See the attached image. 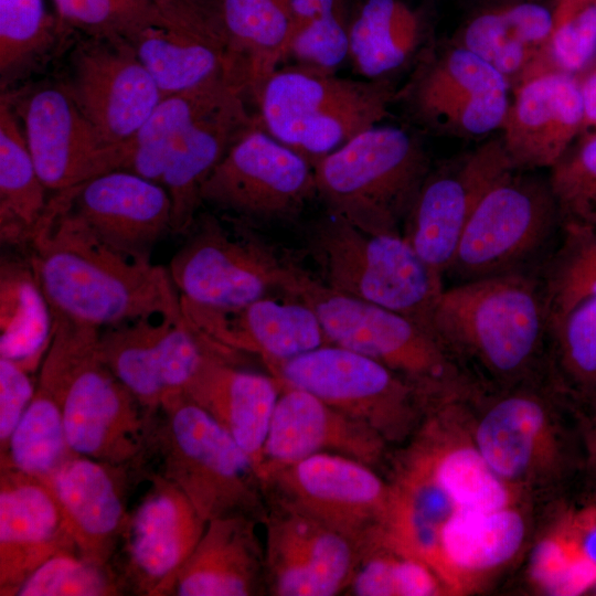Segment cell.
I'll list each match as a JSON object with an SVG mask.
<instances>
[{
  "mask_svg": "<svg viewBox=\"0 0 596 596\" xmlns=\"http://www.w3.org/2000/svg\"><path fill=\"white\" fill-rule=\"evenodd\" d=\"M73 192L49 200L28 248L53 315L99 329L143 317L182 319L168 269L102 241L71 209Z\"/></svg>",
  "mask_w": 596,
  "mask_h": 596,
  "instance_id": "obj_1",
  "label": "cell"
},
{
  "mask_svg": "<svg viewBox=\"0 0 596 596\" xmlns=\"http://www.w3.org/2000/svg\"><path fill=\"white\" fill-rule=\"evenodd\" d=\"M430 330L466 370L468 362L498 389L536 381L549 336L540 279L515 272L444 288Z\"/></svg>",
  "mask_w": 596,
  "mask_h": 596,
  "instance_id": "obj_2",
  "label": "cell"
},
{
  "mask_svg": "<svg viewBox=\"0 0 596 596\" xmlns=\"http://www.w3.org/2000/svg\"><path fill=\"white\" fill-rule=\"evenodd\" d=\"M53 336L36 387L60 406L66 441L77 455L124 465L143 459L153 413L102 358L100 329L53 315Z\"/></svg>",
  "mask_w": 596,
  "mask_h": 596,
  "instance_id": "obj_3",
  "label": "cell"
},
{
  "mask_svg": "<svg viewBox=\"0 0 596 596\" xmlns=\"http://www.w3.org/2000/svg\"><path fill=\"white\" fill-rule=\"evenodd\" d=\"M281 291L308 305L329 344L365 355L412 383L432 407L482 389L434 333L395 311L339 292L289 260Z\"/></svg>",
  "mask_w": 596,
  "mask_h": 596,
  "instance_id": "obj_4",
  "label": "cell"
},
{
  "mask_svg": "<svg viewBox=\"0 0 596 596\" xmlns=\"http://www.w3.org/2000/svg\"><path fill=\"white\" fill-rule=\"evenodd\" d=\"M567 397L536 381L486 390L469 401L472 440L489 467L526 497L554 490L583 471L584 446L577 415L570 422Z\"/></svg>",
  "mask_w": 596,
  "mask_h": 596,
  "instance_id": "obj_5",
  "label": "cell"
},
{
  "mask_svg": "<svg viewBox=\"0 0 596 596\" xmlns=\"http://www.w3.org/2000/svg\"><path fill=\"white\" fill-rule=\"evenodd\" d=\"M143 465L180 488L206 522L267 518L264 483L252 459L184 394L167 398L153 413Z\"/></svg>",
  "mask_w": 596,
  "mask_h": 596,
  "instance_id": "obj_6",
  "label": "cell"
},
{
  "mask_svg": "<svg viewBox=\"0 0 596 596\" xmlns=\"http://www.w3.org/2000/svg\"><path fill=\"white\" fill-rule=\"evenodd\" d=\"M327 212L371 234H401L428 172L429 157L413 132L375 125L313 163Z\"/></svg>",
  "mask_w": 596,
  "mask_h": 596,
  "instance_id": "obj_7",
  "label": "cell"
},
{
  "mask_svg": "<svg viewBox=\"0 0 596 596\" xmlns=\"http://www.w3.org/2000/svg\"><path fill=\"white\" fill-rule=\"evenodd\" d=\"M392 78L353 79L300 65L275 70L256 91L260 126L311 163L389 116Z\"/></svg>",
  "mask_w": 596,
  "mask_h": 596,
  "instance_id": "obj_8",
  "label": "cell"
},
{
  "mask_svg": "<svg viewBox=\"0 0 596 596\" xmlns=\"http://www.w3.org/2000/svg\"><path fill=\"white\" fill-rule=\"evenodd\" d=\"M324 285L413 319L430 330L443 275L402 234H371L326 212L306 233ZM432 331V330H430Z\"/></svg>",
  "mask_w": 596,
  "mask_h": 596,
  "instance_id": "obj_9",
  "label": "cell"
},
{
  "mask_svg": "<svg viewBox=\"0 0 596 596\" xmlns=\"http://www.w3.org/2000/svg\"><path fill=\"white\" fill-rule=\"evenodd\" d=\"M266 368L279 383L308 391L368 424L389 446L408 441L432 408L412 383L391 369L334 344Z\"/></svg>",
  "mask_w": 596,
  "mask_h": 596,
  "instance_id": "obj_10",
  "label": "cell"
},
{
  "mask_svg": "<svg viewBox=\"0 0 596 596\" xmlns=\"http://www.w3.org/2000/svg\"><path fill=\"white\" fill-rule=\"evenodd\" d=\"M175 252L168 273L181 300L235 310L280 289L289 259L259 237L243 220L230 224L212 214L195 219Z\"/></svg>",
  "mask_w": 596,
  "mask_h": 596,
  "instance_id": "obj_11",
  "label": "cell"
},
{
  "mask_svg": "<svg viewBox=\"0 0 596 596\" xmlns=\"http://www.w3.org/2000/svg\"><path fill=\"white\" fill-rule=\"evenodd\" d=\"M513 170L472 212L448 269L460 281L524 272L561 226L549 180Z\"/></svg>",
  "mask_w": 596,
  "mask_h": 596,
  "instance_id": "obj_12",
  "label": "cell"
},
{
  "mask_svg": "<svg viewBox=\"0 0 596 596\" xmlns=\"http://www.w3.org/2000/svg\"><path fill=\"white\" fill-rule=\"evenodd\" d=\"M268 505L307 515L353 541L362 551L382 538L393 487L358 460L318 454L263 477Z\"/></svg>",
  "mask_w": 596,
  "mask_h": 596,
  "instance_id": "obj_13",
  "label": "cell"
},
{
  "mask_svg": "<svg viewBox=\"0 0 596 596\" xmlns=\"http://www.w3.org/2000/svg\"><path fill=\"white\" fill-rule=\"evenodd\" d=\"M511 93L503 75L453 41L424 50L409 79L397 89L396 102L430 131L475 138L501 128Z\"/></svg>",
  "mask_w": 596,
  "mask_h": 596,
  "instance_id": "obj_14",
  "label": "cell"
},
{
  "mask_svg": "<svg viewBox=\"0 0 596 596\" xmlns=\"http://www.w3.org/2000/svg\"><path fill=\"white\" fill-rule=\"evenodd\" d=\"M317 196L312 163L260 124L244 132L201 189V201L242 220L289 221Z\"/></svg>",
  "mask_w": 596,
  "mask_h": 596,
  "instance_id": "obj_15",
  "label": "cell"
},
{
  "mask_svg": "<svg viewBox=\"0 0 596 596\" xmlns=\"http://www.w3.org/2000/svg\"><path fill=\"white\" fill-rule=\"evenodd\" d=\"M123 40L163 96L223 77L237 81L215 0H149Z\"/></svg>",
  "mask_w": 596,
  "mask_h": 596,
  "instance_id": "obj_16",
  "label": "cell"
},
{
  "mask_svg": "<svg viewBox=\"0 0 596 596\" xmlns=\"http://www.w3.org/2000/svg\"><path fill=\"white\" fill-rule=\"evenodd\" d=\"M110 565L124 595L161 596L207 524L174 483L147 468Z\"/></svg>",
  "mask_w": 596,
  "mask_h": 596,
  "instance_id": "obj_17",
  "label": "cell"
},
{
  "mask_svg": "<svg viewBox=\"0 0 596 596\" xmlns=\"http://www.w3.org/2000/svg\"><path fill=\"white\" fill-rule=\"evenodd\" d=\"M513 170L500 138L432 168L403 223L402 235L429 267L444 275L477 204Z\"/></svg>",
  "mask_w": 596,
  "mask_h": 596,
  "instance_id": "obj_18",
  "label": "cell"
},
{
  "mask_svg": "<svg viewBox=\"0 0 596 596\" xmlns=\"http://www.w3.org/2000/svg\"><path fill=\"white\" fill-rule=\"evenodd\" d=\"M66 89L100 140L115 148L136 135L163 97L123 39L92 38L79 45Z\"/></svg>",
  "mask_w": 596,
  "mask_h": 596,
  "instance_id": "obj_19",
  "label": "cell"
},
{
  "mask_svg": "<svg viewBox=\"0 0 596 596\" xmlns=\"http://www.w3.org/2000/svg\"><path fill=\"white\" fill-rule=\"evenodd\" d=\"M265 528V579L268 595L344 594L361 549L336 530L298 512L268 505Z\"/></svg>",
  "mask_w": 596,
  "mask_h": 596,
  "instance_id": "obj_20",
  "label": "cell"
},
{
  "mask_svg": "<svg viewBox=\"0 0 596 596\" xmlns=\"http://www.w3.org/2000/svg\"><path fill=\"white\" fill-rule=\"evenodd\" d=\"M143 475L141 462L115 465L73 454L40 479L54 494L78 554L111 566L129 514L130 490Z\"/></svg>",
  "mask_w": 596,
  "mask_h": 596,
  "instance_id": "obj_21",
  "label": "cell"
},
{
  "mask_svg": "<svg viewBox=\"0 0 596 596\" xmlns=\"http://www.w3.org/2000/svg\"><path fill=\"white\" fill-rule=\"evenodd\" d=\"M582 124L578 76L544 70L512 88L500 141L515 170L551 169L579 137Z\"/></svg>",
  "mask_w": 596,
  "mask_h": 596,
  "instance_id": "obj_22",
  "label": "cell"
},
{
  "mask_svg": "<svg viewBox=\"0 0 596 596\" xmlns=\"http://www.w3.org/2000/svg\"><path fill=\"white\" fill-rule=\"evenodd\" d=\"M24 136L47 190L75 188L118 170L119 149L105 145L66 87L34 92L23 108Z\"/></svg>",
  "mask_w": 596,
  "mask_h": 596,
  "instance_id": "obj_23",
  "label": "cell"
},
{
  "mask_svg": "<svg viewBox=\"0 0 596 596\" xmlns=\"http://www.w3.org/2000/svg\"><path fill=\"white\" fill-rule=\"evenodd\" d=\"M387 448L368 424L308 391L280 383L263 449L262 479L273 468L318 454L344 456L376 469L386 459Z\"/></svg>",
  "mask_w": 596,
  "mask_h": 596,
  "instance_id": "obj_24",
  "label": "cell"
},
{
  "mask_svg": "<svg viewBox=\"0 0 596 596\" xmlns=\"http://www.w3.org/2000/svg\"><path fill=\"white\" fill-rule=\"evenodd\" d=\"M181 305L187 322L210 347L226 354H254L265 365L329 344L316 313L298 298L264 297L235 310Z\"/></svg>",
  "mask_w": 596,
  "mask_h": 596,
  "instance_id": "obj_25",
  "label": "cell"
},
{
  "mask_svg": "<svg viewBox=\"0 0 596 596\" xmlns=\"http://www.w3.org/2000/svg\"><path fill=\"white\" fill-rule=\"evenodd\" d=\"M71 209L106 244L140 260L172 230V204L159 183L126 170L74 188Z\"/></svg>",
  "mask_w": 596,
  "mask_h": 596,
  "instance_id": "obj_26",
  "label": "cell"
},
{
  "mask_svg": "<svg viewBox=\"0 0 596 596\" xmlns=\"http://www.w3.org/2000/svg\"><path fill=\"white\" fill-rule=\"evenodd\" d=\"M77 552L61 508L36 476L1 466L0 595L14 596L44 562Z\"/></svg>",
  "mask_w": 596,
  "mask_h": 596,
  "instance_id": "obj_27",
  "label": "cell"
},
{
  "mask_svg": "<svg viewBox=\"0 0 596 596\" xmlns=\"http://www.w3.org/2000/svg\"><path fill=\"white\" fill-rule=\"evenodd\" d=\"M262 522L235 515L214 519L161 596L265 595Z\"/></svg>",
  "mask_w": 596,
  "mask_h": 596,
  "instance_id": "obj_28",
  "label": "cell"
},
{
  "mask_svg": "<svg viewBox=\"0 0 596 596\" xmlns=\"http://www.w3.org/2000/svg\"><path fill=\"white\" fill-rule=\"evenodd\" d=\"M206 345L204 358L183 394L234 438L262 478L263 449L280 383L272 374L237 368L227 354Z\"/></svg>",
  "mask_w": 596,
  "mask_h": 596,
  "instance_id": "obj_29",
  "label": "cell"
},
{
  "mask_svg": "<svg viewBox=\"0 0 596 596\" xmlns=\"http://www.w3.org/2000/svg\"><path fill=\"white\" fill-rule=\"evenodd\" d=\"M529 534V514L522 503L456 511L440 529L436 572L448 592H466L509 565L526 545Z\"/></svg>",
  "mask_w": 596,
  "mask_h": 596,
  "instance_id": "obj_30",
  "label": "cell"
},
{
  "mask_svg": "<svg viewBox=\"0 0 596 596\" xmlns=\"http://www.w3.org/2000/svg\"><path fill=\"white\" fill-rule=\"evenodd\" d=\"M243 87L232 89L188 130L162 175L160 184L172 204L171 233L187 235L202 203L201 189L232 145L259 124L247 108Z\"/></svg>",
  "mask_w": 596,
  "mask_h": 596,
  "instance_id": "obj_31",
  "label": "cell"
},
{
  "mask_svg": "<svg viewBox=\"0 0 596 596\" xmlns=\"http://www.w3.org/2000/svg\"><path fill=\"white\" fill-rule=\"evenodd\" d=\"M552 25L553 6L511 1L475 14L454 42L491 65L513 88L524 78L549 70Z\"/></svg>",
  "mask_w": 596,
  "mask_h": 596,
  "instance_id": "obj_32",
  "label": "cell"
},
{
  "mask_svg": "<svg viewBox=\"0 0 596 596\" xmlns=\"http://www.w3.org/2000/svg\"><path fill=\"white\" fill-rule=\"evenodd\" d=\"M426 32L422 14L405 0H365L349 25V60L365 79L392 78L418 60Z\"/></svg>",
  "mask_w": 596,
  "mask_h": 596,
  "instance_id": "obj_33",
  "label": "cell"
},
{
  "mask_svg": "<svg viewBox=\"0 0 596 596\" xmlns=\"http://www.w3.org/2000/svg\"><path fill=\"white\" fill-rule=\"evenodd\" d=\"M291 1L215 0L235 75L251 100L285 58Z\"/></svg>",
  "mask_w": 596,
  "mask_h": 596,
  "instance_id": "obj_34",
  "label": "cell"
},
{
  "mask_svg": "<svg viewBox=\"0 0 596 596\" xmlns=\"http://www.w3.org/2000/svg\"><path fill=\"white\" fill-rule=\"evenodd\" d=\"M235 87L243 86L232 77H223L163 96L136 135L119 147L118 170L134 172L160 184L172 155L190 127Z\"/></svg>",
  "mask_w": 596,
  "mask_h": 596,
  "instance_id": "obj_35",
  "label": "cell"
},
{
  "mask_svg": "<svg viewBox=\"0 0 596 596\" xmlns=\"http://www.w3.org/2000/svg\"><path fill=\"white\" fill-rule=\"evenodd\" d=\"M51 306L28 260L0 264V358L29 373L41 365L53 336Z\"/></svg>",
  "mask_w": 596,
  "mask_h": 596,
  "instance_id": "obj_36",
  "label": "cell"
},
{
  "mask_svg": "<svg viewBox=\"0 0 596 596\" xmlns=\"http://www.w3.org/2000/svg\"><path fill=\"white\" fill-rule=\"evenodd\" d=\"M14 113L0 104V240L29 248L50 199Z\"/></svg>",
  "mask_w": 596,
  "mask_h": 596,
  "instance_id": "obj_37",
  "label": "cell"
},
{
  "mask_svg": "<svg viewBox=\"0 0 596 596\" xmlns=\"http://www.w3.org/2000/svg\"><path fill=\"white\" fill-rule=\"evenodd\" d=\"M164 317H143L100 329L99 349L107 366L139 403L155 413L167 396L163 383Z\"/></svg>",
  "mask_w": 596,
  "mask_h": 596,
  "instance_id": "obj_38",
  "label": "cell"
},
{
  "mask_svg": "<svg viewBox=\"0 0 596 596\" xmlns=\"http://www.w3.org/2000/svg\"><path fill=\"white\" fill-rule=\"evenodd\" d=\"M551 383L575 404L596 401V297L549 328Z\"/></svg>",
  "mask_w": 596,
  "mask_h": 596,
  "instance_id": "obj_39",
  "label": "cell"
},
{
  "mask_svg": "<svg viewBox=\"0 0 596 596\" xmlns=\"http://www.w3.org/2000/svg\"><path fill=\"white\" fill-rule=\"evenodd\" d=\"M563 240L540 279L549 328L596 297V228L563 226Z\"/></svg>",
  "mask_w": 596,
  "mask_h": 596,
  "instance_id": "obj_40",
  "label": "cell"
},
{
  "mask_svg": "<svg viewBox=\"0 0 596 596\" xmlns=\"http://www.w3.org/2000/svg\"><path fill=\"white\" fill-rule=\"evenodd\" d=\"M73 454L66 441L60 406L46 392L35 387L6 450L1 453V466L42 478Z\"/></svg>",
  "mask_w": 596,
  "mask_h": 596,
  "instance_id": "obj_41",
  "label": "cell"
},
{
  "mask_svg": "<svg viewBox=\"0 0 596 596\" xmlns=\"http://www.w3.org/2000/svg\"><path fill=\"white\" fill-rule=\"evenodd\" d=\"M426 562L377 541L361 553L344 594L355 596H435L448 594Z\"/></svg>",
  "mask_w": 596,
  "mask_h": 596,
  "instance_id": "obj_42",
  "label": "cell"
},
{
  "mask_svg": "<svg viewBox=\"0 0 596 596\" xmlns=\"http://www.w3.org/2000/svg\"><path fill=\"white\" fill-rule=\"evenodd\" d=\"M550 170L561 227L596 228V136L581 138Z\"/></svg>",
  "mask_w": 596,
  "mask_h": 596,
  "instance_id": "obj_43",
  "label": "cell"
},
{
  "mask_svg": "<svg viewBox=\"0 0 596 596\" xmlns=\"http://www.w3.org/2000/svg\"><path fill=\"white\" fill-rule=\"evenodd\" d=\"M57 22L44 0H0V74L8 77L54 41Z\"/></svg>",
  "mask_w": 596,
  "mask_h": 596,
  "instance_id": "obj_44",
  "label": "cell"
},
{
  "mask_svg": "<svg viewBox=\"0 0 596 596\" xmlns=\"http://www.w3.org/2000/svg\"><path fill=\"white\" fill-rule=\"evenodd\" d=\"M124 595L111 566H103L76 552L60 553L39 566L14 596Z\"/></svg>",
  "mask_w": 596,
  "mask_h": 596,
  "instance_id": "obj_45",
  "label": "cell"
},
{
  "mask_svg": "<svg viewBox=\"0 0 596 596\" xmlns=\"http://www.w3.org/2000/svg\"><path fill=\"white\" fill-rule=\"evenodd\" d=\"M595 58L596 0H555L547 68L577 75Z\"/></svg>",
  "mask_w": 596,
  "mask_h": 596,
  "instance_id": "obj_46",
  "label": "cell"
},
{
  "mask_svg": "<svg viewBox=\"0 0 596 596\" xmlns=\"http://www.w3.org/2000/svg\"><path fill=\"white\" fill-rule=\"evenodd\" d=\"M349 25L345 9L313 20L290 36L285 60L290 57L297 65L336 73L349 58Z\"/></svg>",
  "mask_w": 596,
  "mask_h": 596,
  "instance_id": "obj_47",
  "label": "cell"
},
{
  "mask_svg": "<svg viewBox=\"0 0 596 596\" xmlns=\"http://www.w3.org/2000/svg\"><path fill=\"white\" fill-rule=\"evenodd\" d=\"M64 25L91 38L123 39L146 12L149 0H53Z\"/></svg>",
  "mask_w": 596,
  "mask_h": 596,
  "instance_id": "obj_48",
  "label": "cell"
},
{
  "mask_svg": "<svg viewBox=\"0 0 596 596\" xmlns=\"http://www.w3.org/2000/svg\"><path fill=\"white\" fill-rule=\"evenodd\" d=\"M29 372L13 361L0 358V448L9 439L30 404L35 387Z\"/></svg>",
  "mask_w": 596,
  "mask_h": 596,
  "instance_id": "obj_49",
  "label": "cell"
},
{
  "mask_svg": "<svg viewBox=\"0 0 596 596\" xmlns=\"http://www.w3.org/2000/svg\"><path fill=\"white\" fill-rule=\"evenodd\" d=\"M577 408L584 446L583 472L596 489V401L577 404Z\"/></svg>",
  "mask_w": 596,
  "mask_h": 596,
  "instance_id": "obj_50",
  "label": "cell"
},
{
  "mask_svg": "<svg viewBox=\"0 0 596 596\" xmlns=\"http://www.w3.org/2000/svg\"><path fill=\"white\" fill-rule=\"evenodd\" d=\"M340 10H344L343 0H292L288 40L313 20Z\"/></svg>",
  "mask_w": 596,
  "mask_h": 596,
  "instance_id": "obj_51",
  "label": "cell"
},
{
  "mask_svg": "<svg viewBox=\"0 0 596 596\" xmlns=\"http://www.w3.org/2000/svg\"><path fill=\"white\" fill-rule=\"evenodd\" d=\"M582 103L583 124L579 137L596 136V63L588 67L583 76H578Z\"/></svg>",
  "mask_w": 596,
  "mask_h": 596,
  "instance_id": "obj_52",
  "label": "cell"
}]
</instances>
